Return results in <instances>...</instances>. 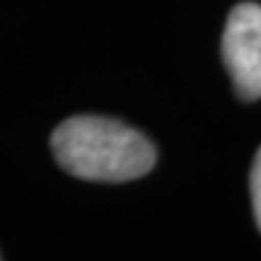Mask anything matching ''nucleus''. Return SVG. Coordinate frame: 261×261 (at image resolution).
Segmentation results:
<instances>
[{
  "mask_svg": "<svg viewBox=\"0 0 261 261\" xmlns=\"http://www.w3.org/2000/svg\"><path fill=\"white\" fill-rule=\"evenodd\" d=\"M61 167L85 181H133L155 167V145L140 130L104 116H73L54 130Z\"/></svg>",
  "mask_w": 261,
  "mask_h": 261,
  "instance_id": "nucleus-1",
  "label": "nucleus"
},
{
  "mask_svg": "<svg viewBox=\"0 0 261 261\" xmlns=\"http://www.w3.org/2000/svg\"><path fill=\"white\" fill-rule=\"evenodd\" d=\"M223 61L242 99L261 97V5L240 3L223 32Z\"/></svg>",
  "mask_w": 261,
  "mask_h": 261,
  "instance_id": "nucleus-2",
  "label": "nucleus"
},
{
  "mask_svg": "<svg viewBox=\"0 0 261 261\" xmlns=\"http://www.w3.org/2000/svg\"><path fill=\"white\" fill-rule=\"evenodd\" d=\"M249 191H252V205H254V218L261 230V148L254 158L252 174H249Z\"/></svg>",
  "mask_w": 261,
  "mask_h": 261,
  "instance_id": "nucleus-3",
  "label": "nucleus"
}]
</instances>
